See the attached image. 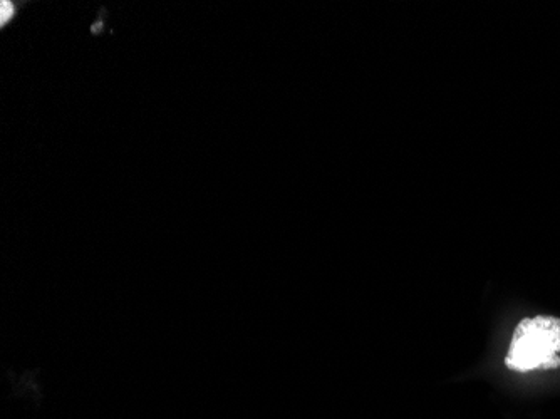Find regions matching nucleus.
Returning a JSON list of instances; mask_svg holds the SVG:
<instances>
[{"mask_svg":"<svg viewBox=\"0 0 560 419\" xmlns=\"http://www.w3.org/2000/svg\"><path fill=\"white\" fill-rule=\"evenodd\" d=\"M559 354V317H527L515 327L505 364L517 373L557 369L560 368Z\"/></svg>","mask_w":560,"mask_h":419,"instance_id":"1","label":"nucleus"}]
</instances>
